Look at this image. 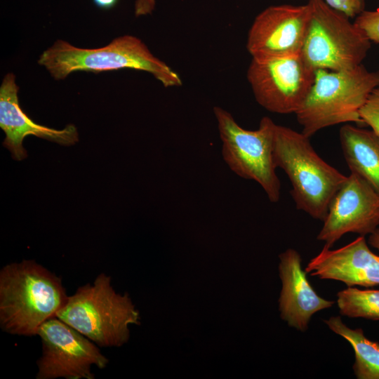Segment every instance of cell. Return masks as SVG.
Listing matches in <instances>:
<instances>
[{
  "label": "cell",
  "mask_w": 379,
  "mask_h": 379,
  "mask_svg": "<svg viewBox=\"0 0 379 379\" xmlns=\"http://www.w3.org/2000/svg\"><path fill=\"white\" fill-rule=\"evenodd\" d=\"M60 277L34 260L0 270V326L9 334L34 336L67 302Z\"/></svg>",
  "instance_id": "6da1fadb"
},
{
  "label": "cell",
  "mask_w": 379,
  "mask_h": 379,
  "mask_svg": "<svg viewBox=\"0 0 379 379\" xmlns=\"http://www.w3.org/2000/svg\"><path fill=\"white\" fill-rule=\"evenodd\" d=\"M273 157L277 168L287 175L296 208L324 221L329 205L347 179L326 163L312 147L310 137L276 124Z\"/></svg>",
  "instance_id": "7a4b0ae2"
},
{
  "label": "cell",
  "mask_w": 379,
  "mask_h": 379,
  "mask_svg": "<svg viewBox=\"0 0 379 379\" xmlns=\"http://www.w3.org/2000/svg\"><path fill=\"white\" fill-rule=\"evenodd\" d=\"M38 63L46 67L56 80L64 79L74 72H100L133 69L152 74L164 86L182 84L178 73L155 57L138 37L119 36L98 48H82L56 41L40 55Z\"/></svg>",
  "instance_id": "3957f363"
},
{
  "label": "cell",
  "mask_w": 379,
  "mask_h": 379,
  "mask_svg": "<svg viewBox=\"0 0 379 379\" xmlns=\"http://www.w3.org/2000/svg\"><path fill=\"white\" fill-rule=\"evenodd\" d=\"M379 86V71L362 64L350 69L315 70L312 88L295 113L302 133L311 137L319 130L346 122L364 124L361 108Z\"/></svg>",
  "instance_id": "277c9868"
},
{
  "label": "cell",
  "mask_w": 379,
  "mask_h": 379,
  "mask_svg": "<svg viewBox=\"0 0 379 379\" xmlns=\"http://www.w3.org/2000/svg\"><path fill=\"white\" fill-rule=\"evenodd\" d=\"M111 277L101 273L92 284L68 296L55 317L100 347H120L130 335L128 325L140 324L138 311L128 294L115 292Z\"/></svg>",
  "instance_id": "5b68a950"
},
{
  "label": "cell",
  "mask_w": 379,
  "mask_h": 379,
  "mask_svg": "<svg viewBox=\"0 0 379 379\" xmlns=\"http://www.w3.org/2000/svg\"><path fill=\"white\" fill-rule=\"evenodd\" d=\"M213 113L222 142V157L230 169L238 176L259 184L270 201H279L281 182L273 157L276 124L264 117L258 128L250 131L240 126L220 107H214Z\"/></svg>",
  "instance_id": "8992f818"
},
{
  "label": "cell",
  "mask_w": 379,
  "mask_h": 379,
  "mask_svg": "<svg viewBox=\"0 0 379 379\" xmlns=\"http://www.w3.org/2000/svg\"><path fill=\"white\" fill-rule=\"evenodd\" d=\"M311 16L301 55L314 70L340 71L360 65L371 41L343 13L324 0H309Z\"/></svg>",
  "instance_id": "52a82bcc"
},
{
  "label": "cell",
  "mask_w": 379,
  "mask_h": 379,
  "mask_svg": "<svg viewBox=\"0 0 379 379\" xmlns=\"http://www.w3.org/2000/svg\"><path fill=\"white\" fill-rule=\"evenodd\" d=\"M315 70L301 53L276 58H252L247 79L257 102L277 114L295 113L307 98Z\"/></svg>",
  "instance_id": "ba28073f"
},
{
  "label": "cell",
  "mask_w": 379,
  "mask_h": 379,
  "mask_svg": "<svg viewBox=\"0 0 379 379\" xmlns=\"http://www.w3.org/2000/svg\"><path fill=\"white\" fill-rule=\"evenodd\" d=\"M36 335L42 345L36 379H94L91 366L102 369L109 363L96 344L56 317L44 321Z\"/></svg>",
  "instance_id": "9c48e42d"
},
{
  "label": "cell",
  "mask_w": 379,
  "mask_h": 379,
  "mask_svg": "<svg viewBox=\"0 0 379 379\" xmlns=\"http://www.w3.org/2000/svg\"><path fill=\"white\" fill-rule=\"evenodd\" d=\"M317 239L331 247L347 233L371 234L379 227V194L351 173L334 195Z\"/></svg>",
  "instance_id": "30bf717a"
},
{
  "label": "cell",
  "mask_w": 379,
  "mask_h": 379,
  "mask_svg": "<svg viewBox=\"0 0 379 379\" xmlns=\"http://www.w3.org/2000/svg\"><path fill=\"white\" fill-rule=\"evenodd\" d=\"M311 16L308 4L272 6L259 13L248 33L252 58H276L301 53Z\"/></svg>",
  "instance_id": "8fae6325"
},
{
  "label": "cell",
  "mask_w": 379,
  "mask_h": 379,
  "mask_svg": "<svg viewBox=\"0 0 379 379\" xmlns=\"http://www.w3.org/2000/svg\"><path fill=\"white\" fill-rule=\"evenodd\" d=\"M368 244L379 251V227L369 234ZM305 270L312 277L341 281L347 286L379 285V255L370 250L364 236L337 249L324 245Z\"/></svg>",
  "instance_id": "7c38bea8"
},
{
  "label": "cell",
  "mask_w": 379,
  "mask_h": 379,
  "mask_svg": "<svg viewBox=\"0 0 379 379\" xmlns=\"http://www.w3.org/2000/svg\"><path fill=\"white\" fill-rule=\"evenodd\" d=\"M282 288L279 298L281 318L300 332H305L312 317L335 303L319 295L310 284L300 253L288 248L279 255Z\"/></svg>",
  "instance_id": "4fadbf2b"
},
{
  "label": "cell",
  "mask_w": 379,
  "mask_h": 379,
  "mask_svg": "<svg viewBox=\"0 0 379 379\" xmlns=\"http://www.w3.org/2000/svg\"><path fill=\"white\" fill-rule=\"evenodd\" d=\"M18 90L15 76L7 74L0 87V127L6 134L3 145L10 150L14 159L21 161L27 157L22 141L29 135L62 145H74L78 141L77 130L72 124L58 130L32 120L20 106Z\"/></svg>",
  "instance_id": "5bb4252c"
},
{
  "label": "cell",
  "mask_w": 379,
  "mask_h": 379,
  "mask_svg": "<svg viewBox=\"0 0 379 379\" xmlns=\"http://www.w3.org/2000/svg\"><path fill=\"white\" fill-rule=\"evenodd\" d=\"M340 146L351 171L379 194V138L371 130L345 124L339 131Z\"/></svg>",
  "instance_id": "9a60e30c"
},
{
  "label": "cell",
  "mask_w": 379,
  "mask_h": 379,
  "mask_svg": "<svg viewBox=\"0 0 379 379\" xmlns=\"http://www.w3.org/2000/svg\"><path fill=\"white\" fill-rule=\"evenodd\" d=\"M324 322L335 334L345 338L354 352L353 373L357 379H379V343L367 338L361 328L348 327L340 316Z\"/></svg>",
  "instance_id": "2e32d148"
},
{
  "label": "cell",
  "mask_w": 379,
  "mask_h": 379,
  "mask_svg": "<svg viewBox=\"0 0 379 379\" xmlns=\"http://www.w3.org/2000/svg\"><path fill=\"white\" fill-rule=\"evenodd\" d=\"M336 303L342 316L379 321V289L347 286L337 293Z\"/></svg>",
  "instance_id": "e0dca14e"
},
{
  "label": "cell",
  "mask_w": 379,
  "mask_h": 379,
  "mask_svg": "<svg viewBox=\"0 0 379 379\" xmlns=\"http://www.w3.org/2000/svg\"><path fill=\"white\" fill-rule=\"evenodd\" d=\"M354 23L371 41L379 44V8L374 11H362L357 16Z\"/></svg>",
  "instance_id": "ac0fdd59"
},
{
  "label": "cell",
  "mask_w": 379,
  "mask_h": 379,
  "mask_svg": "<svg viewBox=\"0 0 379 379\" xmlns=\"http://www.w3.org/2000/svg\"><path fill=\"white\" fill-rule=\"evenodd\" d=\"M359 115L379 138V93L375 89L361 108Z\"/></svg>",
  "instance_id": "d6986e66"
},
{
  "label": "cell",
  "mask_w": 379,
  "mask_h": 379,
  "mask_svg": "<svg viewBox=\"0 0 379 379\" xmlns=\"http://www.w3.org/2000/svg\"><path fill=\"white\" fill-rule=\"evenodd\" d=\"M331 8L349 18L357 17L364 11V0H324Z\"/></svg>",
  "instance_id": "ffe728a7"
},
{
  "label": "cell",
  "mask_w": 379,
  "mask_h": 379,
  "mask_svg": "<svg viewBox=\"0 0 379 379\" xmlns=\"http://www.w3.org/2000/svg\"><path fill=\"white\" fill-rule=\"evenodd\" d=\"M155 0H135V15L139 17L151 14L155 8Z\"/></svg>",
  "instance_id": "44dd1931"
},
{
  "label": "cell",
  "mask_w": 379,
  "mask_h": 379,
  "mask_svg": "<svg viewBox=\"0 0 379 379\" xmlns=\"http://www.w3.org/2000/svg\"><path fill=\"white\" fill-rule=\"evenodd\" d=\"M93 1L98 8L109 10L116 6L118 0H93Z\"/></svg>",
  "instance_id": "7402d4cb"
},
{
  "label": "cell",
  "mask_w": 379,
  "mask_h": 379,
  "mask_svg": "<svg viewBox=\"0 0 379 379\" xmlns=\"http://www.w3.org/2000/svg\"><path fill=\"white\" fill-rule=\"evenodd\" d=\"M375 90L379 93V86L376 88Z\"/></svg>",
  "instance_id": "603a6c76"
}]
</instances>
